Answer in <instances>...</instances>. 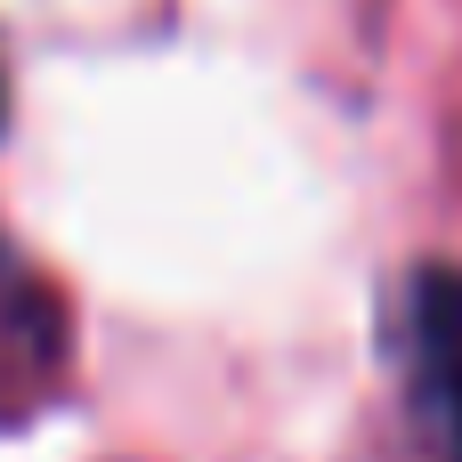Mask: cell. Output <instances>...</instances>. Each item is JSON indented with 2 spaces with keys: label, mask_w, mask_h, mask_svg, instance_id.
<instances>
[{
  "label": "cell",
  "mask_w": 462,
  "mask_h": 462,
  "mask_svg": "<svg viewBox=\"0 0 462 462\" xmlns=\"http://www.w3.org/2000/svg\"><path fill=\"white\" fill-rule=\"evenodd\" d=\"M406 406L430 462H462V268H422L406 300Z\"/></svg>",
  "instance_id": "cell-1"
},
{
  "label": "cell",
  "mask_w": 462,
  "mask_h": 462,
  "mask_svg": "<svg viewBox=\"0 0 462 462\" xmlns=\"http://www.w3.org/2000/svg\"><path fill=\"white\" fill-rule=\"evenodd\" d=\"M57 365V300L0 252V390H32Z\"/></svg>",
  "instance_id": "cell-2"
},
{
  "label": "cell",
  "mask_w": 462,
  "mask_h": 462,
  "mask_svg": "<svg viewBox=\"0 0 462 462\" xmlns=\"http://www.w3.org/2000/svg\"><path fill=\"white\" fill-rule=\"evenodd\" d=\"M0 122H8V73H0Z\"/></svg>",
  "instance_id": "cell-3"
}]
</instances>
